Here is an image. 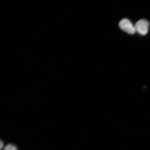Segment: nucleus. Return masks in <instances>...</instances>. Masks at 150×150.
Wrapping results in <instances>:
<instances>
[{"label":"nucleus","instance_id":"f257e3e1","mask_svg":"<svg viewBox=\"0 0 150 150\" xmlns=\"http://www.w3.org/2000/svg\"><path fill=\"white\" fill-rule=\"evenodd\" d=\"M149 22L147 20H140L135 24V29L136 32L141 35H145L149 31Z\"/></svg>","mask_w":150,"mask_h":150},{"label":"nucleus","instance_id":"f03ea898","mask_svg":"<svg viewBox=\"0 0 150 150\" xmlns=\"http://www.w3.org/2000/svg\"><path fill=\"white\" fill-rule=\"evenodd\" d=\"M119 26L121 29L130 35H133L136 32L134 25L127 18L122 19L119 22Z\"/></svg>","mask_w":150,"mask_h":150},{"label":"nucleus","instance_id":"20e7f679","mask_svg":"<svg viewBox=\"0 0 150 150\" xmlns=\"http://www.w3.org/2000/svg\"><path fill=\"white\" fill-rule=\"evenodd\" d=\"M4 146V143L1 140V142H0V149H1Z\"/></svg>","mask_w":150,"mask_h":150},{"label":"nucleus","instance_id":"7ed1b4c3","mask_svg":"<svg viewBox=\"0 0 150 150\" xmlns=\"http://www.w3.org/2000/svg\"><path fill=\"white\" fill-rule=\"evenodd\" d=\"M4 150H18V149L16 146L9 144L5 146Z\"/></svg>","mask_w":150,"mask_h":150}]
</instances>
